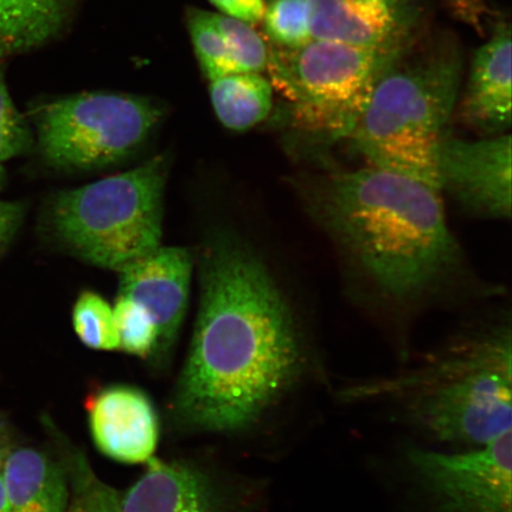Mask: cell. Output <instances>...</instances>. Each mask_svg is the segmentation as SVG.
<instances>
[{"mask_svg": "<svg viewBox=\"0 0 512 512\" xmlns=\"http://www.w3.org/2000/svg\"><path fill=\"white\" fill-rule=\"evenodd\" d=\"M12 448L14 447L11 446V437L8 427H6L4 422L0 421V472H2L3 466Z\"/></svg>", "mask_w": 512, "mask_h": 512, "instance_id": "cell-28", "label": "cell"}, {"mask_svg": "<svg viewBox=\"0 0 512 512\" xmlns=\"http://www.w3.org/2000/svg\"><path fill=\"white\" fill-rule=\"evenodd\" d=\"M511 27L501 22L475 56L459 106L464 124L498 136L511 126Z\"/></svg>", "mask_w": 512, "mask_h": 512, "instance_id": "cell-13", "label": "cell"}, {"mask_svg": "<svg viewBox=\"0 0 512 512\" xmlns=\"http://www.w3.org/2000/svg\"><path fill=\"white\" fill-rule=\"evenodd\" d=\"M213 18L226 38L238 72H266L270 49L252 25L222 14H213Z\"/></svg>", "mask_w": 512, "mask_h": 512, "instance_id": "cell-23", "label": "cell"}, {"mask_svg": "<svg viewBox=\"0 0 512 512\" xmlns=\"http://www.w3.org/2000/svg\"><path fill=\"white\" fill-rule=\"evenodd\" d=\"M439 190H447L473 213L510 219L511 136L464 140L450 133L437 153Z\"/></svg>", "mask_w": 512, "mask_h": 512, "instance_id": "cell-9", "label": "cell"}, {"mask_svg": "<svg viewBox=\"0 0 512 512\" xmlns=\"http://www.w3.org/2000/svg\"><path fill=\"white\" fill-rule=\"evenodd\" d=\"M31 145L30 128L11 99L0 62V164L22 156Z\"/></svg>", "mask_w": 512, "mask_h": 512, "instance_id": "cell-24", "label": "cell"}, {"mask_svg": "<svg viewBox=\"0 0 512 512\" xmlns=\"http://www.w3.org/2000/svg\"><path fill=\"white\" fill-rule=\"evenodd\" d=\"M4 181H5V171H4L3 165L0 164V189L3 188Z\"/></svg>", "mask_w": 512, "mask_h": 512, "instance_id": "cell-30", "label": "cell"}, {"mask_svg": "<svg viewBox=\"0 0 512 512\" xmlns=\"http://www.w3.org/2000/svg\"><path fill=\"white\" fill-rule=\"evenodd\" d=\"M75 0H0V62L60 34Z\"/></svg>", "mask_w": 512, "mask_h": 512, "instance_id": "cell-16", "label": "cell"}, {"mask_svg": "<svg viewBox=\"0 0 512 512\" xmlns=\"http://www.w3.org/2000/svg\"><path fill=\"white\" fill-rule=\"evenodd\" d=\"M120 350L140 358L157 349L158 329L155 319L142 305L118 296L113 309Z\"/></svg>", "mask_w": 512, "mask_h": 512, "instance_id": "cell-21", "label": "cell"}, {"mask_svg": "<svg viewBox=\"0 0 512 512\" xmlns=\"http://www.w3.org/2000/svg\"><path fill=\"white\" fill-rule=\"evenodd\" d=\"M89 430L98 450L115 462L143 464L155 454L159 422L143 390L130 386L102 389L87 403Z\"/></svg>", "mask_w": 512, "mask_h": 512, "instance_id": "cell-12", "label": "cell"}, {"mask_svg": "<svg viewBox=\"0 0 512 512\" xmlns=\"http://www.w3.org/2000/svg\"><path fill=\"white\" fill-rule=\"evenodd\" d=\"M187 22L198 63L208 80L239 73L213 12L190 9Z\"/></svg>", "mask_w": 512, "mask_h": 512, "instance_id": "cell-19", "label": "cell"}, {"mask_svg": "<svg viewBox=\"0 0 512 512\" xmlns=\"http://www.w3.org/2000/svg\"><path fill=\"white\" fill-rule=\"evenodd\" d=\"M2 477L11 512H66V469L32 447L12 448Z\"/></svg>", "mask_w": 512, "mask_h": 512, "instance_id": "cell-15", "label": "cell"}, {"mask_svg": "<svg viewBox=\"0 0 512 512\" xmlns=\"http://www.w3.org/2000/svg\"><path fill=\"white\" fill-rule=\"evenodd\" d=\"M166 163L63 191L50 207L56 238L89 264L120 272L160 246Z\"/></svg>", "mask_w": 512, "mask_h": 512, "instance_id": "cell-5", "label": "cell"}, {"mask_svg": "<svg viewBox=\"0 0 512 512\" xmlns=\"http://www.w3.org/2000/svg\"><path fill=\"white\" fill-rule=\"evenodd\" d=\"M439 191L369 165L312 179L304 197L371 287L389 302L409 304L439 290L462 262Z\"/></svg>", "mask_w": 512, "mask_h": 512, "instance_id": "cell-2", "label": "cell"}, {"mask_svg": "<svg viewBox=\"0 0 512 512\" xmlns=\"http://www.w3.org/2000/svg\"><path fill=\"white\" fill-rule=\"evenodd\" d=\"M273 86L260 73H236L210 81V98L223 126L247 131L264 121L273 107Z\"/></svg>", "mask_w": 512, "mask_h": 512, "instance_id": "cell-17", "label": "cell"}, {"mask_svg": "<svg viewBox=\"0 0 512 512\" xmlns=\"http://www.w3.org/2000/svg\"><path fill=\"white\" fill-rule=\"evenodd\" d=\"M462 74L456 46L443 43L416 54L409 46L376 82L349 139L370 165L439 190L437 153Z\"/></svg>", "mask_w": 512, "mask_h": 512, "instance_id": "cell-4", "label": "cell"}, {"mask_svg": "<svg viewBox=\"0 0 512 512\" xmlns=\"http://www.w3.org/2000/svg\"><path fill=\"white\" fill-rule=\"evenodd\" d=\"M305 354L291 306L252 248L211 242L201 260V299L175 408L185 424L239 432L296 386Z\"/></svg>", "mask_w": 512, "mask_h": 512, "instance_id": "cell-1", "label": "cell"}, {"mask_svg": "<svg viewBox=\"0 0 512 512\" xmlns=\"http://www.w3.org/2000/svg\"><path fill=\"white\" fill-rule=\"evenodd\" d=\"M73 326L76 336L89 349L120 350L113 309L98 293L86 291L76 300Z\"/></svg>", "mask_w": 512, "mask_h": 512, "instance_id": "cell-20", "label": "cell"}, {"mask_svg": "<svg viewBox=\"0 0 512 512\" xmlns=\"http://www.w3.org/2000/svg\"><path fill=\"white\" fill-rule=\"evenodd\" d=\"M511 330L498 326L432 352L400 373L354 384L343 401H381L439 443L475 447L511 432Z\"/></svg>", "mask_w": 512, "mask_h": 512, "instance_id": "cell-3", "label": "cell"}, {"mask_svg": "<svg viewBox=\"0 0 512 512\" xmlns=\"http://www.w3.org/2000/svg\"><path fill=\"white\" fill-rule=\"evenodd\" d=\"M262 22L278 48H297L313 38L309 0H273Z\"/></svg>", "mask_w": 512, "mask_h": 512, "instance_id": "cell-22", "label": "cell"}, {"mask_svg": "<svg viewBox=\"0 0 512 512\" xmlns=\"http://www.w3.org/2000/svg\"><path fill=\"white\" fill-rule=\"evenodd\" d=\"M0 512H11L8 496H6L2 472H0Z\"/></svg>", "mask_w": 512, "mask_h": 512, "instance_id": "cell-29", "label": "cell"}, {"mask_svg": "<svg viewBox=\"0 0 512 512\" xmlns=\"http://www.w3.org/2000/svg\"><path fill=\"white\" fill-rule=\"evenodd\" d=\"M409 46L373 49L312 38L297 48L270 49L266 72L287 101L292 128L334 144L350 138L376 82Z\"/></svg>", "mask_w": 512, "mask_h": 512, "instance_id": "cell-6", "label": "cell"}, {"mask_svg": "<svg viewBox=\"0 0 512 512\" xmlns=\"http://www.w3.org/2000/svg\"><path fill=\"white\" fill-rule=\"evenodd\" d=\"M152 100L118 93H83L43 105L34 113L38 147L56 169L105 168L132 155L157 125Z\"/></svg>", "mask_w": 512, "mask_h": 512, "instance_id": "cell-7", "label": "cell"}, {"mask_svg": "<svg viewBox=\"0 0 512 512\" xmlns=\"http://www.w3.org/2000/svg\"><path fill=\"white\" fill-rule=\"evenodd\" d=\"M312 37L349 46H409L415 15L409 0H309Z\"/></svg>", "mask_w": 512, "mask_h": 512, "instance_id": "cell-11", "label": "cell"}, {"mask_svg": "<svg viewBox=\"0 0 512 512\" xmlns=\"http://www.w3.org/2000/svg\"><path fill=\"white\" fill-rule=\"evenodd\" d=\"M69 502L66 512H123L121 497L96 476L85 454L68 452Z\"/></svg>", "mask_w": 512, "mask_h": 512, "instance_id": "cell-18", "label": "cell"}, {"mask_svg": "<svg viewBox=\"0 0 512 512\" xmlns=\"http://www.w3.org/2000/svg\"><path fill=\"white\" fill-rule=\"evenodd\" d=\"M138 482L121 497L123 512H222L203 472L183 463L151 458Z\"/></svg>", "mask_w": 512, "mask_h": 512, "instance_id": "cell-14", "label": "cell"}, {"mask_svg": "<svg viewBox=\"0 0 512 512\" xmlns=\"http://www.w3.org/2000/svg\"><path fill=\"white\" fill-rule=\"evenodd\" d=\"M192 258L188 249L158 247L120 271L119 296L150 312L158 329V351L176 341L187 313Z\"/></svg>", "mask_w": 512, "mask_h": 512, "instance_id": "cell-10", "label": "cell"}, {"mask_svg": "<svg viewBox=\"0 0 512 512\" xmlns=\"http://www.w3.org/2000/svg\"><path fill=\"white\" fill-rule=\"evenodd\" d=\"M512 433L463 452L408 447L409 473L434 512H512Z\"/></svg>", "mask_w": 512, "mask_h": 512, "instance_id": "cell-8", "label": "cell"}, {"mask_svg": "<svg viewBox=\"0 0 512 512\" xmlns=\"http://www.w3.org/2000/svg\"><path fill=\"white\" fill-rule=\"evenodd\" d=\"M222 15L254 25L262 22L266 5L264 0H209Z\"/></svg>", "mask_w": 512, "mask_h": 512, "instance_id": "cell-25", "label": "cell"}, {"mask_svg": "<svg viewBox=\"0 0 512 512\" xmlns=\"http://www.w3.org/2000/svg\"><path fill=\"white\" fill-rule=\"evenodd\" d=\"M456 14L467 22L478 24L485 12L483 0H444Z\"/></svg>", "mask_w": 512, "mask_h": 512, "instance_id": "cell-27", "label": "cell"}, {"mask_svg": "<svg viewBox=\"0 0 512 512\" xmlns=\"http://www.w3.org/2000/svg\"><path fill=\"white\" fill-rule=\"evenodd\" d=\"M23 217L24 207L21 203L0 201V255L15 238Z\"/></svg>", "mask_w": 512, "mask_h": 512, "instance_id": "cell-26", "label": "cell"}]
</instances>
